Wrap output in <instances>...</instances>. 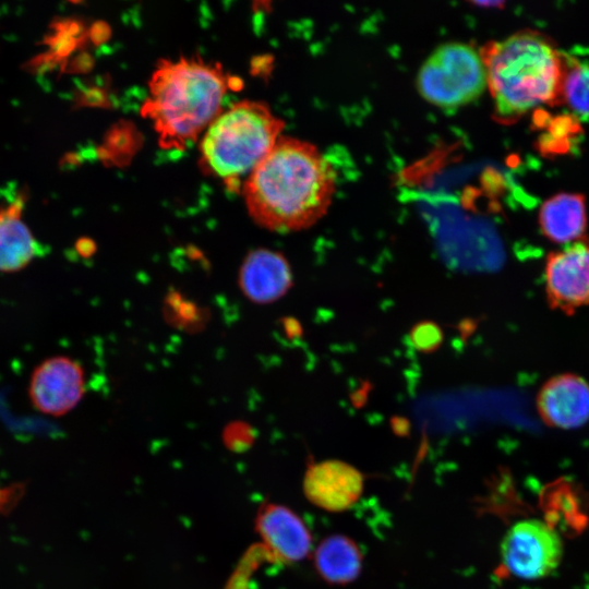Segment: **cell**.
<instances>
[{"label":"cell","instance_id":"13","mask_svg":"<svg viewBox=\"0 0 589 589\" xmlns=\"http://www.w3.org/2000/svg\"><path fill=\"white\" fill-rule=\"evenodd\" d=\"M0 205V272L13 273L26 267L43 253L40 243L24 223V193L13 191Z\"/></svg>","mask_w":589,"mask_h":589},{"label":"cell","instance_id":"17","mask_svg":"<svg viewBox=\"0 0 589 589\" xmlns=\"http://www.w3.org/2000/svg\"><path fill=\"white\" fill-rule=\"evenodd\" d=\"M410 338L417 349L428 352L440 346L442 330L432 322H423L413 327Z\"/></svg>","mask_w":589,"mask_h":589},{"label":"cell","instance_id":"6","mask_svg":"<svg viewBox=\"0 0 589 589\" xmlns=\"http://www.w3.org/2000/svg\"><path fill=\"white\" fill-rule=\"evenodd\" d=\"M563 556L558 533L540 519H524L514 524L501 544L503 566L514 576L533 580L552 574Z\"/></svg>","mask_w":589,"mask_h":589},{"label":"cell","instance_id":"10","mask_svg":"<svg viewBox=\"0 0 589 589\" xmlns=\"http://www.w3.org/2000/svg\"><path fill=\"white\" fill-rule=\"evenodd\" d=\"M256 531L268 556L281 563L303 560L311 550V532L290 508L266 503L256 516Z\"/></svg>","mask_w":589,"mask_h":589},{"label":"cell","instance_id":"12","mask_svg":"<svg viewBox=\"0 0 589 589\" xmlns=\"http://www.w3.org/2000/svg\"><path fill=\"white\" fill-rule=\"evenodd\" d=\"M292 285L288 261L278 252L256 249L242 262L239 286L243 294L260 304L271 303L283 297Z\"/></svg>","mask_w":589,"mask_h":589},{"label":"cell","instance_id":"8","mask_svg":"<svg viewBox=\"0 0 589 589\" xmlns=\"http://www.w3.org/2000/svg\"><path fill=\"white\" fill-rule=\"evenodd\" d=\"M84 385V372L76 361L68 357H53L34 370L28 393L37 410L62 416L80 402Z\"/></svg>","mask_w":589,"mask_h":589},{"label":"cell","instance_id":"16","mask_svg":"<svg viewBox=\"0 0 589 589\" xmlns=\"http://www.w3.org/2000/svg\"><path fill=\"white\" fill-rule=\"evenodd\" d=\"M562 103L582 119H589V62L566 56Z\"/></svg>","mask_w":589,"mask_h":589},{"label":"cell","instance_id":"14","mask_svg":"<svg viewBox=\"0 0 589 589\" xmlns=\"http://www.w3.org/2000/svg\"><path fill=\"white\" fill-rule=\"evenodd\" d=\"M543 235L555 243L568 244L584 238L587 226L586 200L579 193H558L539 211Z\"/></svg>","mask_w":589,"mask_h":589},{"label":"cell","instance_id":"15","mask_svg":"<svg viewBox=\"0 0 589 589\" xmlns=\"http://www.w3.org/2000/svg\"><path fill=\"white\" fill-rule=\"evenodd\" d=\"M318 576L330 585L353 581L362 567V554L354 541L342 534L325 538L314 553Z\"/></svg>","mask_w":589,"mask_h":589},{"label":"cell","instance_id":"2","mask_svg":"<svg viewBox=\"0 0 589 589\" xmlns=\"http://www.w3.org/2000/svg\"><path fill=\"white\" fill-rule=\"evenodd\" d=\"M229 77L219 63L193 57L161 60L141 112L164 149L184 151L221 112Z\"/></svg>","mask_w":589,"mask_h":589},{"label":"cell","instance_id":"1","mask_svg":"<svg viewBox=\"0 0 589 589\" xmlns=\"http://www.w3.org/2000/svg\"><path fill=\"white\" fill-rule=\"evenodd\" d=\"M335 190V171L322 152L283 135L242 185L251 218L276 232L313 226L327 213Z\"/></svg>","mask_w":589,"mask_h":589},{"label":"cell","instance_id":"11","mask_svg":"<svg viewBox=\"0 0 589 589\" xmlns=\"http://www.w3.org/2000/svg\"><path fill=\"white\" fill-rule=\"evenodd\" d=\"M537 408L551 426L579 428L589 420V384L575 374L553 376L541 387Z\"/></svg>","mask_w":589,"mask_h":589},{"label":"cell","instance_id":"5","mask_svg":"<svg viewBox=\"0 0 589 589\" xmlns=\"http://www.w3.org/2000/svg\"><path fill=\"white\" fill-rule=\"evenodd\" d=\"M416 85L428 103L442 109L472 103L488 88L480 50L458 41L440 45L420 67Z\"/></svg>","mask_w":589,"mask_h":589},{"label":"cell","instance_id":"7","mask_svg":"<svg viewBox=\"0 0 589 589\" xmlns=\"http://www.w3.org/2000/svg\"><path fill=\"white\" fill-rule=\"evenodd\" d=\"M550 305L566 314L589 304V239L581 238L551 252L544 268Z\"/></svg>","mask_w":589,"mask_h":589},{"label":"cell","instance_id":"9","mask_svg":"<svg viewBox=\"0 0 589 589\" xmlns=\"http://www.w3.org/2000/svg\"><path fill=\"white\" fill-rule=\"evenodd\" d=\"M363 485L362 473L340 460L313 462L303 478L306 498L327 512H344L353 506L362 495Z\"/></svg>","mask_w":589,"mask_h":589},{"label":"cell","instance_id":"4","mask_svg":"<svg viewBox=\"0 0 589 589\" xmlns=\"http://www.w3.org/2000/svg\"><path fill=\"white\" fill-rule=\"evenodd\" d=\"M284 127L285 121L265 103L241 100L221 111L206 129L200 145V165L237 192L241 178L267 156Z\"/></svg>","mask_w":589,"mask_h":589},{"label":"cell","instance_id":"3","mask_svg":"<svg viewBox=\"0 0 589 589\" xmlns=\"http://www.w3.org/2000/svg\"><path fill=\"white\" fill-rule=\"evenodd\" d=\"M495 116L514 122L542 105L562 103L566 55L545 35L525 29L481 49Z\"/></svg>","mask_w":589,"mask_h":589}]
</instances>
